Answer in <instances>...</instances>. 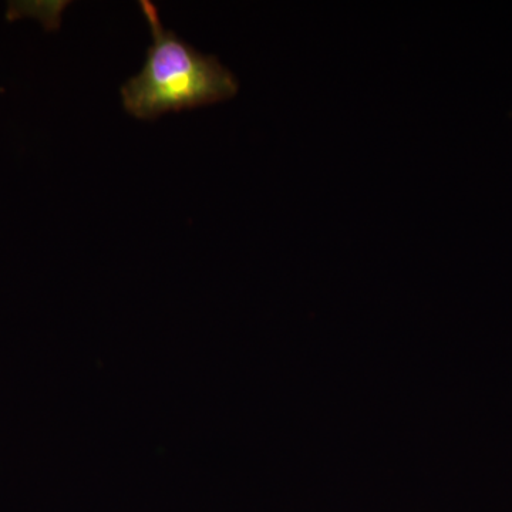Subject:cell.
Wrapping results in <instances>:
<instances>
[{
	"label": "cell",
	"mask_w": 512,
	"mask_h": 512,
	"mask_svg": "<svg viewBox=\"0 0 512 512\" xmlns=\"http://www.w3.org/2000/svg\"><path fill=\"white\" fill-rule=\"evenodd\" d=\"M140 8L153 43L143 70L121 87L127 113L136 119L154 120L165 113L220 103L237 94V79L217 57L202 55L165 29L150 0L140 2Z\"/></svg>",
	"instance_id": "6da1fadb"
}]
</instances>
